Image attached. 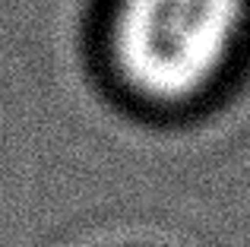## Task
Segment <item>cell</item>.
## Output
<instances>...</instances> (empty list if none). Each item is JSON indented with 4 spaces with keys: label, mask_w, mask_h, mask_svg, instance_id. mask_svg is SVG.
<instances>
[{
    "label": "cell",
    "mask_w": 250,
    "mask_h": 247,
    "mask_svg": "<svg viewBox=\"0 0 250 247\" xmlns=\"http://www.w3.org/2000/svg\"><path fill=\"white\" fill-rule=\"evenodd\" d=\"M247 29L250 0H114L111 70L146 105H193L225 80Z\"/></svg>",
    "instance_id": "obj_1"
}]
</instances>
